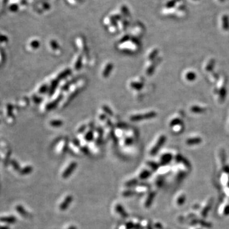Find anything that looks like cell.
I'll return each instance as SVG.
<instances>
[{
	"mask_svg": "<svg viewBox=\"0 0 229 229\" xmlns=\"http://www.w3.org/2000/svg\"><path fill=\"white\" fill-rule=\"evenodd\" d=\"M148 164L149 165V166L151 168V169H152L153 171L158 170L159 164H157L154 162H149L148 163Z\"/></svg>",
	"mask_w": 229,
	"mask_h": 229,
	"instance_id": "cell-19",
	"label": "cell"
},
{
	"mask_svg": "<svg viewBox=\"0 0 229 229\" xmlns=\"http://www.w3.org/2000/svg\"><path fill=\"white\" fill-rule=\"evenodd\" d=\"M138 180L136 179H133V180H130V181H127L125 185L127 186H128V187H132V186H135L138 183Z\"/></svg>",
	"mask_w": 229,
	"mask_h": 229,
	"instance_id": "cell-18",
	"label": "cell"
},
{
	"mask_svg": "<svg viewBox=\"0 0 229 229\" xmlns=\"http://www.w3.org/2000/svg\"><path fill=\"white\" fill-rule=\"evenodd\" d=\"M184 6H185L184 1H182V0H178V1H177L175 3V7L177 10H180V9H183Z\"/></svg>",
	"mask_w": 229,
	"mask_h": 229,
	"instance_id": "cell-16",
	"label": "cell"
},
{
	"mask_svg": "<svg viewBox=\"0 0 229 229\" xmlns=\"http://www.w3.org/2000/svg\"><path fill=\"white\" fill-rule=\"evenodd\" d=\"M172 159V155L171 154H165L161 156L160 162L163 165L168 164Z\"/></svg>",
	"mask_w": 229,
	"mask_h": 229,
	"instance_id": "cell-9",
	"label": "cell"
},
{
	"mask_svg": "<svg viewBox=\"0 0 229 229\" xmlns=\"http://www.w3.org/2000/svg\"><path fill=\"white\" fill-rule=\"evenodd\" d=\"M220 182L224 187L229 186V166L224 167L220 177Z\"/></svg>",
	"mask_w": 229,
	"mask_h": 229,
	"instance_id": "cell-3",
	"label": "cell"
},
{
	"mask_svg": "<svg viewBox=\"0 0 229 229\" xmlns=\"http://www.w3.org/2000/svg\"><path fill=\"white\" fill-rule=\"evenodd\" d=\"M133 227V223H128V224H127V228H132Z\"/></svg>",
	"mask_w": 229,
	"mask_h": 229,
	"instance_id": "cell-25",
	"label": "cell"
},
{
	"mask_svg": "<svg viewBox=\"0 0 229 229\" xmlns=\"http://www.w3.org/2000/svg\"><path fill=\"white\" fill-rule=\"evenodd\" d=\"M201 139L200 138H194V139H189L186 141V144L188 145H196V144L200 143Z\"/></svg>",
	"mask_w": 229,
	"mask_h": 229,
	"instance_id": "cell-15",
	"label": "cell"
},
{
	"mask_svg": "<svg viewBox=\"0 0 229 229\" xmlns=\"http://www.w3.org/2000/svg\"><path fill=\"white\" fill-rule=\"evenodd\" d=\"M218 215L222 216H229V202L224 201L220 205L218 208Z\"/></svg>",
	"mask_w": 229,
	"mask_h": 229,
	"instance_id": "cell-4",
	"label": "cell"
},
{
	"mask_svg": "<svg viewBox=\"0 0 229 229\" xmlns=\"http://www.w3.org/2000/svg\"><path fill=\"white\" fill-rule=\"evenodd\" d=\"M134 193V192H133V191L130 190H129L125 191V192L123 193V196L124 197H129V196H133Z\"/></svg>",
	"mask_w": 229,
	"mask_h": 229,
	"instance_id": "cell-21",
	"label": "cell"
},
{
	"mask_svg": "<svg viewBox=\"0 0 229 229\" xmlns=\"http://www.w3.org/2000/svg\"><path fill=\"white\" fill-rule=\"evenodd\" d=\"M77 167V164H76V162H73L71 163L69 165L68 167H67L66 168V170L64 171L63 174H62V178H64V179H66V178H68L72 173H73V172L75 171V169H76V167Z\"/></svg>",
	"mask_w": 229,
	"mask_h": 229,
	"instance_id": "cell-5",
	"label": "cell"
},
{
	"mask_svg": "<svg viewBox=\"0 0 229 229\" xmlns=\"http://www.w3.org/2000/svg\"><path fill=\"white\" fill-rule=\"evenodd\" d=\"M72 201H73V196H67L64 200V201L62 202L60 206H59V209H60L61 211H65L70 205V204Z\"/></svg>",
	"mask_w": 229,
	"mask_h": 229,
	"instance_id": "cell-8",
	"label": "cell"
},
{
	"mask_svg": "<svg viewBox=\"0 0 229 229\" xmlns=\"http://www.w3.org/2000/svg\"><path fill=\"white\" fill-rule=\"evenodd\" d=\"M195 77H196V76H195L194 73H189L188 74H187V75H186V78H187L189 80H193Z\"/></svg>",
	"mask_w": 229,
	"mask_h": 229,
	"instance_id": "cell-22",
	"label": "cell"
},
{
	"mask_svg": "<svg viewBox=\"0 0 229 229\" xmlns=\"http://www.w3.org/2000/svg\"><path fill=\"white\" fill-rule=\"evenodd\" d=\"M51 124L54 126H56V125L59 126V125H61L62 124V122L58 121V120H55V121H53V122H51Z\"/></svg>",
	"mask_w": 229,
	"mask_h": 229,
	"instance_id": "cell-24",
	"label": "cell"
},
{
	"mask_svg": "<svg viewBox=\"0 0 229 229\" xmlns=\"http://www.w3.org/2000/svg\"><path fill=\"white\" fill-rule=\"evenodd\" d=\"M151 175V172L148 170H144L139 175V178L141 180H145L149 178Z\"/></svg>",
	"mask_w": 229,
	"mask_h": 229,
	"instance_id": "cell-14",
	"label": "cell"
},
{
	"mask_svg": "<svg viewBox=\"0 0 229 229\" xmlns=\"http://www.w3.org/2000/svg\"><path fill=\"white\" fill-rule=\"evenodd\" d=\"M112 66L111 64H109V66H108L107 68L104 70V74H103L104 76H107V75H108V73H109V71L111 70V69H112Z\"/></svg>",
	"mask_w": 229,
	"mask_h": 229,
	"instance_id": "cell-23",
	"label": "cell"
},
{
	"mask_svg": "<svg viewBox=\"0 0 229 229\" xmlns=\"http://www.w3.org/2000/svg\"><path fill=\"white\" fill-rule=\"evenodd\" d=\"M212 203H213V198L212 197L207 198L202 202L198 210V215L200 218L203 219L206 217L207 213H208L211 208Z\"/></svg>",
	"mask_w": 229,
	"mask_h": 229,
	"instance_id": "cell-1",
	"label": "cell"
},
{
	"mask_svg": "<svg viewBox=\"0 0 229 229\" xmlns=\"http://www.w3.org/2000/svg\"><path fill=\"white\" fill-rule=\"evenodd\" d=\"M155 197V192H151L149 194H148L146 200L145 201V204L146 207H149L151 205L153 201H154V200Z\"/></svg>",
	"mask_w": 229,
	"mask_h": 229,
	"instance_id": "cell-10",
	"label": "cell"
},
{
	"mask_svg": "<svg viewBox=\"0 0 229 229\" xmlns=\"http://www.w3.org/2000/svg\"><path fill=\"white\" fill-rule=\"evenodd\" d=\"M190 229H201L200 227H197V226H194V227H192V228H190Z\"/></svg>",
	"mask_w": 229,
	"mask_h": 229,
	"instance_id": "cell-26",
	"label": "cell"
},
{
	"mask_svg": "<svg viewBox=\"0 0 229 229\" xmlns=\"http://www.w3.org/2000/svg\"><path fill=\"white\" fill-rule=\"evenodd\" d=\"M176 15L178 17H183L186 15V11L185 9H180L178 10L176 12Z\"/></svg>",
	"mask_w": 229,
	"mask_h": 229,
	"instance_id": "cell-17",
	"label": "cell"
},
{
	"mask_svg": "<svg viewBox=\"0 0 229 229\" xmlns=\"http://www.w3.org/2000/svg\"><path fill=\"white\" fill-rule=\"evenodd\" d=\"M218 1H220V2H223V1H225V0H218Z\"/></svg>",
	"mask_w": 229,
	"mask_h": 229,
	"instance_id": "cell-27",
	"label": "cell"
},
{
	"mask_svg": "<svg viewBox=\"0 0 229 229\" xmlns=\"http://www.w3.org/2000/svg\"><path fill=\"white\" fill-rule=\"evenodd\" d=\"M155 115V113L154 112L148 113L144 114H136L131 117V120L136 121V120H141L142 119H146V118H150L154 117Z\"/></svg>",
	"mask_w": 229,
	"mask_h": 229,
	"instance_id": "cell-7",
	"label": "cell"
},
{
	"mask_svg": "<svg viewBox=\"0 0 229 229\" xmlns=\"http://www.w3.org/2000/svg\"><path fill=\"white\" fill-rule=\"evenodd\" d=\"M186 199V196L184 192L180 191L178 192L174 198L173 202L176 207H181L185 204V202Z\"/></svg>",
	"mask_w": 229,
	"mask_h": 229,
	"instance_id": "cell-2",
	"label": "cell"
},
{
	"mask_svg": "<svg viewBox=\"0 0 229 229\" xmlns=\"http://www.w3.org/2000/svg\"><path fill=\"white\" fill-rule=\"evenodd\" d=\"M67 1L71 5H78V4L82 3L83 0H67Z\"/></svg>",
	"mask_w": 229,
	"mask_h": 229,
	"instance_id": "cell-20",
	"label": "cell"
},
{
	"mask_svg": "<svg viewBox=\"0 0 229 229\" xmlns=\"http://www.w3.org/2000/svg\"><path fill=\"white\" fill-rule=\"evenodd\" d=\"M222 26L224 30H227L229 28V20L227 15H223L222 17Z\"/></svg>",
	"mask_w": 229,
	"mask_h": 229,
	"instance_id": "cell-12",
	"label": "cell"
},
{
	"mask_svg": "<svg viewBox=\"0 0 229 229\" xmlns=\"http://www.w3.org/2000/svg\"><path fill=\"white\" fill-rule=\"evenodd\" d=\"M115 210L118 214L122 216V217L126 218L128 216V215H127V213H126V211L124 209V207H123L120 204H117L115 206Z\"/></svg>",
	"mask_w": 229,
	"mask_h": 229,
	"instance_id": "cell-11",
	"label": "cell"
},
{
	"mask_svg": "<svg viewBox=\"0 0 229 229\" xmlns=\"http://www.w3.org/2000/svg\"><path fill=\"white\" fill-rule=\"evenodd\" d=\"M178 10L175 7L172 8H165L163 10L162 13L165 15H171L173 13H176Z\"/></svg>",
	"mask_w": 229,
	"mask_h": 229,
	"instance_id": "cell-13",
	"label": "cell"
},
{
	"mask_svg": "<svg viewBox=\"0 0 229 229\" xmlns=\"http://www.w3.org/2000/svg\"><path fill=\"white\" fill-rule=\"evenodd\" d=\"M165 137L164 136H162L159 138L157 143L156 145L154 146V147L150 151V155H154L157 154V152L159 150L160 147L162 146V145L165 142Z\"/></svg>",
	"mask_w": 229,
	"mask_h": 229,
	"instance_id": "cell-6",
	"label": "cell"
}]
</instances>
